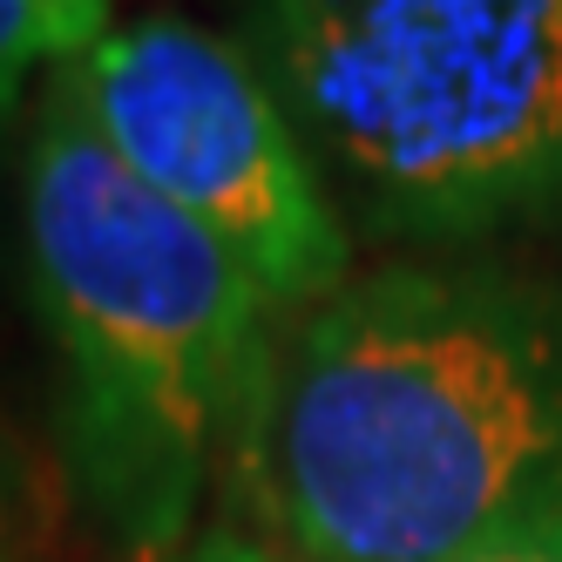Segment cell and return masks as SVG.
Returning <instances> with one entry per match:
<instances>
[{"mask_svg":"<svg viewBox=\"0 0 562 562\" xmlns=\"http://www.w3.org/2000/svg\"><path fill=\"white\" fill-rule=\"evenodd\" d=\"M245 440L299 562H461L562 515V278L352 271L271 339Z\"/></svg>","mask_w":562,"mask_h":562,"instance_id":"1","label":"cell"},{"mask_svg":"<svg viewBox=\"0 0 562 562\" xmlns=\"http://www.w3.org/2000/svg\"><path fill=\"white\" fill-rule=\"evenodd\" d=\"M21 224L68 495L136 562L177 555L217 461L251 434L271 305L211 231L115 164L68 68L34 95Z\"/></svg>","mask_w":562,"mask_h":562,"instance_id":"2","label":"cell"},{"mask_svg":"<svg viewBox=\"0 0 562 562\" xmlns=\"http://www.w3.org/2000/svg\"><path fill=\"white\" fill-rule=\"evenodd\" d=\"M352 245L562 231V0H231Z\"/></svg>","mask_w":562,"mask_h":562,"instance_id":"3","label":"cell"},{"mask_svg":"<svg viewBox=\"0 0 562 562\" xmlns=\"http://www.w3.org/2000/svg\"><path fill=\"white\" fill-rule=\"evenodd\" d=\"M95 136L143 190L211 231L271 318L326 305L352 278V231L251 55L177 14L109 21L61 61Z\"/></svg>","mask_w":562,"mask_h":562,"instance_id":"4","label":"cell"},{"mask_svg":"<svg viewBox=\"0 0 562 562\" xmlns=\"http://www.w3.org/2000/svg\"><path fill=\"white\" fill-rule=\"evenodd\" d=\"M109 27V0H0V109H14L34 75L75 61Z\"/></svg>","mask_w":562,"mask_h":562,"instance_id":"5","label":"cell"},{"mask_svg":"<svg viewBox=\"0 0 562 562\" xmlns=\"http://www.w3.org/2000/svg\"><path fill=\"white\" fill-rule=\"evenodd\" d=\"M461 562H562V515L529 521V529H515V536H495L488 549H474Z\"/></svg>","mask_w":562,"mask_h":562,"instance_id":"6","label":"cell"},{"mask_svg":"<svg viewBox=\"0 0 562 562\" xmlns=\"http://www.w3.org/2000/svg\"><path fill=\"white\" fill-rule=\"evenodd\" d=\"M156 562H299V555L265 549V542H245V536L217 529V536H196V542H183L177 555H156Z\"/></svg>","mask_w":562,"mask_h":562,"instance_id":"7","label":"cell"}]
</instances>
